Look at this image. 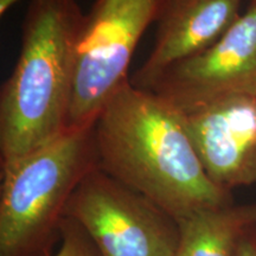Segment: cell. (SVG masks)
<instances>
[{
  "label": "cell",
  "mask_w": 256,
  "mask_h": 256,
  "mask_svg": "<svg viewBox=\"0 0 256 256\" xmlns=\"http://www.w3.org/2000/svg\"><path fill=\"white\" fill-rule=\"evenodd\" d=\"M98 168L154 202L176 220L234 203L232 192L208 177L174 104L130 81L94 124Z\"/></svg>",
  "instance_id": "6da1fadb"
},
{
  "label": "cell",
  "mask_w": 256,
  "mask_h": 256,
  "mask_svg": "<svg viewBox=\"0 0 256 256\" xmlns=\"http://www.w3.org/2000/svg\"><path fill=\"white\" fill-rule=\"evenodd\" d=\"M84 16L76 0H31L17 63L0 92L2 166L66 130Z\"/></svg>",
  "instance_id": "7a4b0ae2"
},
{
  "label": "cell",
  "mask_w": 256,
  "mask_h": 256,
  "mask_svg": "<svg viewBox=\"0 0 256 256\" xmlns=\"http://www.w3.org/2000/svg\"><path fill=\"white\" fill-rule=\"evenodd\" d=\"M98 168L94 127L66 132L2 166L0 256H52L68 203Z\"/></svg>",
  "instance_id": "3957f363"
},
{
  "label": "cell",
  "mask_w": 256,
  "mask_h": 256,
  "mask_svg": "<svg viewBox=\"0 0 256 256\" xmlns=\"http://www.w3.org/2000/svg\"><path fill=\"white\" fill-rule=\"evenodd\" d=\"M166 0H95L75 48V72L66 130H87L128 78L138 44L156 23Z\"/></svg>",
  "instance_id": "277c9868"
},
{
  "label": "cell",
  "mask_w": 256,
  "mask_h": 256,
  "mask_svg": "<svg viewBox=\"0 0 256 256\" xmlns=\"http://www.w3.org/2000/svg\"><path fill=\"white\" fill-rule=\"evenodd\" d=\"M66 217L87 232L101 256H174L178 247V220L100 168L80 183Z\"/></svg>",
  "instance_id": "5b68a950"
},
{
  "label": "cell",
  "mask_w": 256,
  "mask_h": 256,
  "mask_svg": "<svg viewBox=\"0 0 256 256\" xmlns=\"http://www.w3.org/2000/svg\"><path fill=\"white\" fill-rule=\"evenodd\" d=\"M146 90L182 113L232 96H256V0L212 46L165 70Z\"/></svg>",
  "instance_id": "8992f818"
},
{
  "label": "cell",
  "mask_w": 256,
  "mask_h": 256,
  "mask_svg": "<svg viewBox=\"0 0 256 256\" xmlns=\"http://www.w3.org/2000/svg\"><path fill=\"white\" fill-rule=\"evenodd\" d=\"M208 177L220 188L256 184V96H232L183 113Z\"/></svg>",
  "instance_id": "52a82bcc"
},
{
  "label": "cell",
  "mask_w": 256,
  "mask_h": 256,
  "mask_svg": "<svg viewBox=\"0 0 256 256\" xmlns=\"http://www.w3.org/2000/svg\"><path fill=\"white\" fill-rule=\"evenodd\" d=\"M241 0H166L154 46L130 83L148 89L176 64L212 46L240 17Z\"/></svg>",
  "instance_id": "ba28073f"
},
{
  "label": "cell",
  "mask_w": 256,
  "mask_h": 256,
  "mask_svg": "<svg viewBox=\"0 0 256 256\" xmlns=\"http://www.w3.org/2000/svg\"><path fill=\"white\" fill-rule=\"evenodd\" d=\"M174 256H235L240 242L256 226V203L202 209L178 220Z\"/></svg>",
  "instance_id": "9c48e42d"
},
{
  "label": "cell",
  "mask_w": 256,
  "mask_h": 256,
  "mask_svg": "<svg viewBox=\"0 0 256 256\" xmlns=\"http://www.w3.org/2000/svg\"><path fill=\"white\" fill-rule=\"evenodd\" d=\"M60 242L58 250L54 256H101L87 232L69 217L62 223Z\"/></svg>",
  "instance_id": "30bf717a"
},
{
  "label": "cell",
  "mask_w": 256,
  "mask_h": 256,
  "mask_svg": "<svg viewBox=\"0 0 256 256\" xmlns=\"http://www.w3.org/2000/svg\"><path fill=\"white\" fill-rule=\"evenodd\" d=\"M235 256H256V226L241 240Z\"/></svg>",
  "instance_id": "8fae6325"
},
{
  "label": "cell",
  "mask_w": 256,
  "mask_h": 256,
  "mask_svg": "<svg viewBox=\"0 0 256 256\" xmlns=\"http://www.w3.org/2000/svg\"><path fill=\"white\" fill-rule=\"evenodd\" d=\"M19 0H0V16H4Z\"/></svg>",
  "instance_id": "7c38bea8"
}]
</instances>
